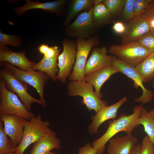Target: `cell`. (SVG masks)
<instances>
[{
    "label": "cell",
    "instance_id": "6da1fadb",
    "mask_svg": "<svg viewBox=\"0 0 154 154\" xmlns=\"http://www.w3.org/2000/svg\"><path fill=\"white\" fill-rule=\"evenodd\" d=\"M143 108L141 105L135 106L131 114H121L118 118L109 121L108 128L105 133L99 138L94 140L91 144L96 150V154H103L106 143L117 133L121 131H124L127 134L131 133L133 129L138 126L137 121Z\"/></svg>",
    "mask_w": 154,
    "mask_h": 154
},
{
    "label": "cell",
    "instance_id": "7a4b0ae2",
    "mask_svg": "<svg viewBox=\"0 0 154 154\" xmlns=\"http://www.w3.org/2000/svg\"><path fill=\"white\" fill-rule=\"evenodd\" d=\"M75 41L76 49V60L68 79L71 81H85V68L88 57L93 47L100 45V38L98 36L94 35L87 40L77 38Z\"/></svg>",
    "mask_w": 154,
    "mask_h": 154
},
{
    "label": "cell",
    "instance_id": "3957f363",
    "mask_svg": "<svg viewBox=\"0 0 154 154\" xmlns=\"http://www.w3.org/2000/svg\"><path fill=\"white\" fill-rule=\"evenodd\" d=\"M108 51L118 59L134 67L151 53L137 41L112 44Z\"/></svg>",
    "mask_w": 154,
    "mask_h": 154
},
{
    "label": "cell",
    "instance_id": "277c9868",
    "mask_svg": "<svg viewBox=\"0 0 154 154\" xmlns=\"http://www.w3.org/2000/svg\"><path fill=\"white\" fill-rule=\"evenodd\" d=\"M92 85L85 81L74 80L70 82L67 86L69 96L82 97V103L85 104L89 111L94 110L96 113L103 107L107 106L108 102L98 97L93 90Z\"/></svg>",
    "mask_w": 154,
    "mask_h": 154
},
{
    "label": "cell",
    "instance_id": "5b68a950",
    "mask_svg": "<svg viewBox=\"0 0 154 154\" xmlns=\"http://www.w3.org/2000/svg\"><path fill=\"white\" fill-rule=\"evenodd\" d=\"M0 114H8L29 120L35 116L29 111L15 94L8 90L3 81L0 79Z\"/></svg>",
    "mask_w": 154,
    "mask_h": 154
},
{
    "label": "cell",
    "instance_id": "8992f818",
    "mask_svg": "<svg viewBox=\"0 0 154 154\" xmlns=\"http://www.w3.org/2000/svg\"><path fill=\"white\" fill-rule=\"evenodd\" d=\"M0 65L1 67L5 66L8 68L13 75L18 80L33 87L39 94L42 105L44 108L47 106L44 96V89L46 81L50 78L48 75L41 71L23 70L7 62H3L0 64Z\"/></svg>",
    "mask_w": 154,
    "mask_h": 154
},
{
    "label": "cell",
    "instance_id": "52a82bcc",
    "mask_svg": "<svg viewBox=\"0 0 154 154\" xmlns=\"http://www.w3.org/2000/svg\"><path fill=\"white\" fill-rule=\"evenodd\" d=\"M50 124V122L48 120H42L40 114L29 120H27L25 125L23 139L17 146V154H24L25 150L29 146L37 141L51 130L49 127Z\"/></svg>",
    "mask_w": 154,
    "mask_h": 154
},
{
    "label": "cell",
    "instance_id": "ba28073f",
    "mask_svg": "<svg viewBox=\"0 0 154 154\" xmlns=\"http://www.w3.org/2000/svg\"><path fill=\"white\" fill-rule=\"evenodd\" d=\"M3 67V68L0 70V79L3 81L8 90L18 96L29 111L31 110V105L33 103L42 105L40 99L34 98L27 92V84L15 78L8 68L5 66Z\"/></svg>",
    "mask_w": 154,
    "mask_h": 154
},
{
    "label": "cell",
    "instance_id": "9c48e42d",
    "mask_svg": "<svg viewBox=\"0 0 154 154\" xmlns=\"http://www.w3.org/2000/svg\"><path fill=\"white\" fill-rule=\"evenodd\" d=\"M92 9L81 12L73 22L65 27L64 31L67 36L85 39L94 35L97 30L93 22Z\"/></svg>",
    "mask_w": 154,
    "mask_h": 154
},
{
    "label": "cell",
    "instance_id": "30bf717a",
    "mask_svg": "<svg viewBox=\"0 0 154 154\" xmlns=\"http://www.w3.org/2000/svg\"><path fill=\"white\" fill-rule=\"evenodd\" d=\"M112 65L117 69L119 72L124 74L133 81V86L138 89L140 87L142 91V95L135 99V102L145 104L151 102L153 99L154 94L152 91L145 88L143 84L142 78L138 73L135 67L131 66L118 59L113 56Z\"/></svg>",
    "mask_w": 154,
    "mask_h": 154
},
{
    "label": "cell",
    "instance_id": "8fae6325",
    "mask_svg": "<svg viewBox=\"0 0 154 154\" xmlns=\"http://www.w3.org/2000/svg\"><path fill=\"white\" fill-rule=\"evenodd\" d=\"M63 50L58 57L57 66L59 70L56 79L63 84L71 74L72 67L76 60V49L75 41L64 38L63 40Z\"/></svg>",
    "mask_w": 154,
    "mask_h": 154
},
{
    "label": "cell",
    "instance_id": "7c38bea8",
    "mask_svg": "<svg viewBox=\"0 0 154 154\" xmlns=\"http://www.w3.org/2000/svg\"><path fill=\"white\" fill-rule=\"evenodd\" d=\"M4 128L13 144L18 146L23 139L24 127L27 120L21 117L8 114H0Z\"/></svg>",
    "mask_w": 154,
    "mask_h": 154
},
{
    "label": "cell",
    "instance_id": "4fadbf2b",
    "mask_svg": "<svg viewBox=\"0 0 154 154\" xmlns=\"http://www.w3.org/2000/svg\"><path fill=\"white\" fill-rule=\"evenodd\" d=\"M25 1V5L17 7L13 10V12L18 16H22L25 12L29 10L38 9L61 17L64 15V8L67 2L66 0H57L46 3L31 0Z\"/></svg>",
    "mask_w": 154,
    "mask_h": 154
},
{
    "label": "cell",
    "instance_id": "5bb4252c",
    "mask_svg": "<svg viewBox=\"0 0 154 154\" xmlns=\"http://www.w3.org/2000/svg\"><path fill=\"white\" fill-rule=\"evenodd\" d=\"M127 100V97H123L117 102L103 107L95 115H92L91 117L92 123L87 128L89 135H92L98 133L99 128L104 122L111 119H115L117 117L119 109Z\"/></svg>",
    "mask_w": 154,
    "mask_h": 154
},
{
    "label": "cell",
    "instance_id": "9a60e30c",
    "mask_svg": "<svg viewBox=\"0 0 154 154\" xmlns=\"http://www.w3.org/2000/svg\"><path fill=\"white\" fill-rule=\"evenodd\" d=\"M125 32L121 35V43L137 41L150 30L147 21L139 15H134L126 25Z\"/></svg>",
    "mask_w": 154,
    "mask_h": 154
},
{
    "label": "cell",
    "instance_id": "2e32d148",
    "mask_svg": "<svg viewBox=\"0 0 154 154\" xmlns=\"http://www.w3.org/2000/svg\"><path fill=\"white\" fill-rule=\"evenodd\" d=\"M25 53V50L16 52L9 49L7 45L0 44V64L7 62L23 70H33L36 63L29 60Z\"/></svg>",
    "mask_w": 154,
    "mask_h": 154
},
{
    "label": "cell",
    "instance_id": "e0dca14e",
    "mask_svg": "<svg viewBox=\"0 0 154 154\" xmlns=\"http://www.w3.org/2000/svg\"><path fill=\"white\" fill-rule=\"evenodd\" d=\"M108 51L107 48L104 46L93 48L86 62L85 70L86 76L112 65L113 55H108Z\"/></svg>",
    "mask_w": 154,
    "mask_h": 154
},
{
    "label": "cell",
    "instance_id": "ac0fdd59",
    "mask_svg": "<svg viewBox=\"0 0 154 154\" xmlns=\"http://www.w3.org/2000/svg\"><path fill=\"white\" fill-rule=\"evenodd\" d=\"M108 141L107 154H129L138 139L131 133L122 136H117Z\"/></svg>",
    "mask_w": 154,
    "mask_h": 154
},
{
    "label": "cell",
    "instance_id": "d6986e66",
    "mask_svg": "<svg viewBox=\"0 0 154 154\" xmlns=\"http://www.w3.org/2000/svg\"><path fill=\"white\" fill-rule=\"evenodd\" d=\"M119 72L117 69L113 65L94 71L86 76L85 81L92 84L95 88L94 92L99 98L103 94L100 90L103 84L113 75Z\"/></svg>",
    "mask_w": 154,
    "mask_h": 154
},
{
    "label": "cell",
    "instance_id": "ffe728a7",
    "mask_svg": "<svg viewBox=\"0 0 154 154\" xmlns=\"http://www.w3.org/2000/svg\"><path fill=\"white\" fill-rule=\"evenodd\" d=\"M56 135V133L51 130L48 131L34 143L31 154H45L52 149H60V141Z\"/></svg>",
    "mask_w": 154,
    "mask_h": 154
},
{
    "label": "cell",
    "instance_id": "44dd1931",
    "mask_svg": "<svg viewBox=\"0 0 154 154\" xmlns=\"http://www.w3.org/2000/svg\"><path fill=\"white\" fill-rule=\"evenodd\" d=\"M92 15L93 23L97 30L115 22V18L102 2L94 6Z\"/></svg>",
    "mask_w": 154,
    "mask_h": 154
},
{
    "label": "cell",
    "instance_id": "7402d4cb",
    "mask_svg": "<svg viewBox=\"0 0 154 154\" xmlns=\"http://www.w3.org/2000/svg\"><path fill=\"white\" fill-rule=\"evenodd\" d=\"M93 0H72L71 1L63 23L66 27L81 11H88L94 7Z\"/></svg>",
    "mask_w": 154,
    "mask_h": 154
},
{
    "label": "cell",
    "instance_id": "603a6c76",
    "mask_svg": "<svg viewBox=\"0 0 154 154\" xmlns=\"http://www.w3.org/2000/svg\"><path fill=\"white\" fill-rule=\"evenodd\" d=\"M59 55L51 58H48L43 56L40 61L34 65L33 70L43 71L48 75L53 81H56V73H58L59 70L57 63Z\"/></svg>",
    "mask_w": 154,
    "mask_h": 154
},
{
    "label": "cell",
    "instance_id": "cb8c5ba5",
    "mask_svg": "<svg viewBox=\"0 0 154 154\" xmlns=\"http://www.w3.org/2000/svg\"><path fill=\"white\" fill-rule=\"evenodd\" d=\"M135 68L143 82L152 80L154 78V52L151 53Z\"/></svg>",
    "mask_w": 154,
    "mask_h": 154
},
{
    "label": "cell",
    "instance_id": "d4e9b609",
    "mask_svg": "<svg viewBox=\"0 0 154 154\" xmlns=\"http://www.w3.org/2000/svg\"><path fill=\"white\" fill-rule=\"evenodd\" d=\"M137 124L143 126L144 131L149 136L154 145V119L150 116L146 109L143 107L138 119Z\"/></svg>",
    "mask_w": 154,
    "mask_h": 154
},
{
    "label": "cell",
    "instance_id": "484cf974",
    "mask_svg": "<svg viewBox=\"0 0 154 154\" xmlns=\"http://www.w3.org/2000/svg\"><path fill=\"white\" fill-rule=\"evenodd\" d=\"M17 146L12 142L9 136L5 133L3 122L0 119V154L16 153Z\"/></svg>",
    "mask_w": 154,
    "mask_h": 154
},
{
    "label": "cell",
    "instance_id": "4316f807",
    "mask_svg": "<svg viewBox=\"0 0 154 154\" xmlns=\"http://www.w3.org/2000/svg\"><path fill=\"white\" fill-rule=\"evenodd\" d=\"M126 0H102L112 15L115 17L121 14Z\"/></svg>",
    "mask_w": 154,
    "mask_h": 154
},
{
    "label": "cell",
    "instance_id": "83f0119b",
    "mask_svg": "<svg viewBox=\"0 0 154 154\" xmlns=\"http://www.w3.org/2000/svg\"><path fill=\"white\" fill-rule=\"evenodd\" d=\"M22 38L19 35H10L0 31V44L9 45L13 47L20 46L22 43Z\"/></svg>",
    "mask_w": 154,
    "mask_h": 154
},
{
    "label": "cell",
    "instance_id": "f1b7e54d",
    "mask_svg": "<svg viewBox=\"0 0 154 154\" xmlns=\"http://www.w3.org/2000/svg\"><path fill=\"white\" fill-rule=\"evenodd\" d=\"M151 52H154V32L151 30L137 41Z\"/></svg>",
    "mask_w": 154,
    "mask_h": 154
},
{
    "label": "cell",
    "instance_id": "f546056e",
    "mask_svg": "<svg viewBox=\"0 0 154 154\" xmlns=\"http://www.w3.org/2000/svg\"><path fill=\"white\" fill-rule=\"evenodd\" d=\"M134 0H126L121 14L125 21L129 22L134 16Z\"/></svg>",
    "mask_w": 154,
    "mask_h": 154
},
{
    "label": "cell",
    "instance_id": "4dcf8cb0",
    "mask_svg": "<svg viewBox=\"0 0 154 154\" xmlns=\"http://www.w3.org/2000/svg\"><path fill=\"white\" fill-rule=\"evenodd\" d=\"M141 144L140 154H154V145L147 135L144 136Z\"/></svg>",
    "mask_w": 154,
    "mask_h": 154
},
{
    "label": "cell",
    "instance_id": "1f68e13d",
    "mask_svg": "<svg viewBox=\"0 0 154 154\" xmlns=\"http://www.w3.org/2000/svg\"><path fill=\"white\" fill-rule=\"evenodd\" d=\"M152 0H134V15H139L147 8Z\"/></svg>",
    "mask_w": 154,
    "mask_h": 154
},
{
    "label": "cell",
    "instance_id": "d6a6232c",
    "mask_svg": "<svg viewBox=\"0 0 154 154\" xmlns=\"http://www.w3.org/2000/svg\"><path fill=\"white\" fill-rule=\"evenodd\" d=\"M61 49L56 46L49 47L46 52L43 55V56L48 58H51L60 54Z\"/></svg>",
    "mask_w": 154,
    "mask_h": 154
},
{
    "label": "cell",
    "instance_id": "836d02e7",
    "mask_svg": "<svg viewBox=\"0 0 154 154\" xmlns=\"http://www.w3.org/2000/svg\"><path fill=\"white\" fill-rule=\"evenodd\" d=\"M78 154H96V150L92 147L89 142L79 149Z\"/></svg>",
    "mask_w": 154,
    "mask_h": 154
},
{
    "label": "cell",
    "instance_id": "e575fe53",
    "mask_svg": "<svg viewBox=\"0 0 154 154\" xmlns=\"http://www.w3.org/2000/svg\"><path fill=\"white\" fill-rule=\"evenodd\" d=\"M126 28V25L121 21L115 22L112 27L113 29L114 32L121 35L125 32Z\"/></svg>",
    "mask_w": 154,
    "mask_h": 154
},
{
    "label": "cell",
    "instance_id": "d590c367",
    "mask_svg": "<svg viewBox=\"0 0 154 154\" xmlns=\"http://www.w3.org/2000/svg\"><path fill=\"white\" fill-rule=\"evenodd\" d=\"M139 15L145 19L147 21L150 30L154 32V16L140 13Z\"/></svg>",
    "mask_w": 154,
    "mask_h": 154
},
{
    "label": "cell",
    "instance_id": "8d00e7d4",
    "mask_svg": "<svg viewBox=\"0 0 154 154\" xmlns=\"http://www.w3.org/2000/svg\"><path fill=\"white\" fill-rule=\"evenodd\" d=\"M141 13L154 16V0H152L148 7Z\"/></svg>",
    "mask_w": 154,
    "mask_h": 154
},
{
    "label": "cell",
    "instance_id": "74e56055",
    "mask_svg": "<svg viewBox=\"0 0 154 154\" xmlns=\"http://www.w3.org/2000/svg\"><path fill=\"white\" fill-rule=\"evenodd\" d=\"M49 48L48 44H41L38 47L37 49L39 52L43 55L46 52Z\"/></svg>",
    "mask_w": 154,
    "mask_h": 154
},
{
    "label": "cell",
    "instance_id": "f35d334b",
    "mask_svg": "<svg viewBox=\"0 0 154 154\" xmlns=\"http://www.w3.org/2000/svg\"><path fill=\"white\" fill-rule=\"evenodd\" d=\"M141 149V144L137 143L131 149L129 154H140Z\"/></svg>",
    "mask_w": 154,
    "mask_h": 154
},
{
    "label": "cell",
    "instance_id": "ab89813d",
    "mask_svg": "<svg viewBox=\"0 0 154 154\" xmlns=\"http://www.w3.org/2000/svg\"><path fill=\"white\" fill-rule=\"evenodd\" d=\"M148 113L150 117L154 119V108L151 109L148 112Z\"/></svg>",
    "mask_w": 154,
    "mask_h": 154
},
{
    "label": "cell",
    "instance_id": "60d3db41",
    "mask_svg": "<svg viewBox=\"0 0 154 154\" xmlns=\"http://www.w3.org/2000/svg\"><path fill=\"white\" fill-rule=\"evenodd\" d=\"M18 154L17 152H16V153H5V154Z\"/></svg>",
    "mask_w": 154,
    "mask_h": 154
},
{
    "label": "cell",
    "instance_id": "b9f144b4",
    "mask_svg": "<svg viewBox=\"0 0 154 154\" xmlns=\"http://www.w3.org/2000/svg\"><path fill=\"white\" fill-rule=\"evenodd\" d=\"M152 86L154 88V78L152 80Z\"/></svg>",
    "mask_w": 154,
    "mask_h": 154
},
{
    "label": "cell",
    "instance_id": "7bdbcfd3",
    "mask_svg": "<svg viewBox=\"0 0 154 154\" xmlns=\"http://www.w3.org/2000/svg\"><path fill=\"white\" fill-rule=\"evenodd\" d=\"M49 154H57L54 153H52V152H50L49 153Z\"/></svg>",
    "mask_w": 154,
    "mask_h": 154
},
{
    "label": "cell",
    "instance_id": "ee69618b",
    "mask_svg": "<svg viewBox=\"0 0 154 154\" xmlns=\"http://www.w3.org/2000/svg\"><path fill=\"white\" fill-rule=\"evenodd\" d=\"M50 152H48L46 153H45V154H49V153Z\"/></svg>",
    "mask_w": 154,
    "mask_h": 154
}]
</instances>
